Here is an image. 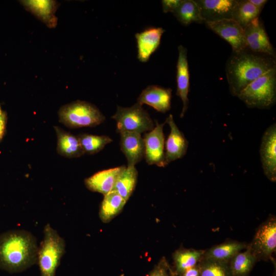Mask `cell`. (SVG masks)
Masks as SVG:
<instances>
[{
  "instance_id": "obj_1",
  "label": "cell",
  "mask_w": 276,
  "mask_h": 276,
  "mask_svg": "<svg viewBox=\"0 0 276 276\" xmlns=\"http://www.w3.org/2000/svg\"><path fill=\"white\" fill-rule=\"evenodd\" d=\"M275 58L254 53L246 49L234 53L226 65V74L231 93L237 96L249 84L275 68Z\"/></svg>"
},
{
  "instance_id": "obj_2",
  "label": "cell",
  "mask_w": 276,
  "mask_h": 276,
  "mask_svg": "<svg viewBox=\"0 0 276 276\" xmlns=\"http://www.w3.org/2000/svg\"><path fill=\"white\" fill-rule=\"evenodd\" d=\"M35 237L25 230H12L0 236V268L9 272H21L37 262Z\"/></svg>"
},
{
  "instance_id": "obj_3",
  "label": "cell",
  "mask_w": 276,
  "mask_h": 276,
  "mask_svg": "<svg viewBox=\"0 0 276 276\" xmlns=\"http://www.w3.org/2000/svg\"><path fill=\"white\" fill-rule=\"evenodd\" d=\"M237 97L248 107L270 108L276 100V68L251 82Z\"/></svg>"
},
{
  "instance_id": "obj_4",
  "label": "cell",
  "mask_w": 276,
  "mask_h": 276,
  "mask_svg": "<svg viewBox=\"0 0 276 276\" xmlns=\"http://www.w3.org/2000/svg\"><path fill=\"white\" fill-rule=\"evenodd\" d=\"M43 234L37 253L41 276H55L56 269L65 252V241L49 224L44 226Z\"/></svg>"
},
{
  "instance_id": "obj_5",
  "label": "cell",
  "mask_w": 276,
  "mask_h": 276,
  "mask_svg": "<svg viewBox=\"0 0 276 276\" xmlns=\"http://www.w3.org/2000/svg\"><path fill=\"white\" fill-rule=\"evenodd\" d=\"M59 121L70 128L94 127L105 119L95 105L77 100L63 105L59 110Z\"/></svg>"
},
{
  "instance_id": "obj_6",
  "label": "cell",
  "mask_w": 276,
  "mask_h": 276,
  "mask_svg": "<svg viewBox=\"0 0 276 276\" xmlns=\"http://www.w3.org/2000/svg\"><path fill=\"white\" fill-rule=\"evenodd\" d=\"M117 123V131L132 132L141 134L151 131L154 123L149 113L138 103L130 107L117 106V111L112 116Z\"/></svg>"
},
{
  "instance_id": "obj_7",
  "label": "cell",
  "mask_w": 276,
  "mask_h": 276,
  "mask_svg": "<svg viewBox=\"0 0 276 276\" xmlns=\"http://www.w3.org/2000/svg\"><path fill=\"white\" fill-rule=\"evenodd\" d=\"M248 247L258 261L271 260L276 250V218L269 216L257 228Z\"/></svg>"
},
{
  "instance_id": "obj_8",
  "label": "cell",
  "mask_w": 276,
  "mask_h": 276,
  "mask_svg": "<svg viewBox=\"0 0 276 276\" xmlns=\"http://www.w3.org/2000/svg\"><path fill=\"white\" fill-rule=\"evenodd\" d=\"M206 27L226 40L232 47L234 53L246 49L244 29L232 18L204 22Z\"/></svg>"
},
{
  "instance_id": "obj_9",
  "label": "cell",
  "mask_w": 276,
  "mask_h": 276,
  "mask_svg": "<svg viewBox=\"0 0 276 276\" xmlns=\"http://www.w3.org/2000/svg\"><path fill=\"white\" fill-rule=\"evenodd\" d=\"M166 122L159 124L155 121V126L144 135L145 144L144 157L149 165L164 167L165 162V135L163 127Z\"/></svg>"
},
{
  "instance_id": "obj_10",
  "label": "cell",
  "mask_w": 276,
  "mask_h": 276,
  "mask_svg": "<svg viewBox=\"0 0 276 276\" xmlns=\"http://www.w3.org/2000/svg\"><path fill=\"white\" fill-rule=\"evenodd\" d=\"M244 36L247 49L254 53L275 57L274 50L259 17L245 26Z\"/></svg>"
},
{
  "instance_id": "obj_11",
  "label": "cell",
  "mask_w": 276,
  "mask_h": 276,
  "mask_svg": "<svg viewBox=\"0 0 276 276\" xmlns=\"http://www.w3.org/2000/svg\"><path fill=\"white\" fill-rule=\"evenodd\" d=\"M260 154L262 167L266 177L276 181V124H272L265 131L261 140Z\"/></svg>"
},
{
  "instance_id": "obj_12",
  "label": "cell",
  "mask_w": 276,
  "mask_h": 276,
  "mask_svg": "<svg viewBox=\"0 0 276 276\" xmlns=\"http://www.w3.org/2000/svg\"><path fill=\"white\" fill-rule=\"evenodd\" d=\"M165 122L170 128V132L165 144V162L168 165L184 156L189 142L175 124L172 114L168 116Z\"/></svg>"
},
{
  "instance_id": "obj_13",
  "label": "cell",
  "mask_w": 276,
  "mask_h": 276,
  "mask_svg": "<svg viewBox=\"0 0 276 276\" xmlns=\"http://www.w3.org/2000/svg\"><path fill=\"white\" fill-rule=\"evenodd\" d=\"M204 22L232 18L236 0H197Z\"/></svg>"
},
{
  "instance_id": "obj_14",
  "label": "cell",
  "mask_w": 276,
  "mask_h": 276,
  "mask_svg": "<svg viewBox=\"0 0 276 276\" xmlns=\"http://www.w3.org/2000/svg\"><path fill=\"white\" fill-rule=\"evenodd\" d=\"M178 57L176 68V95L182 102V108L180 117H183L188 108V94L190 87V74L187 59V49L180 45L178 47Z\"/></svg>"
},
{
  "instance_id": "obj_15",
  "label": "cell",
  "mask_w": 276,
  "mask_h": 276,
  "mask_svg": "<svg viewBox=\"0 0 276 276\" xmlns=\"http://www.w3.org/2000/svg\"><path fill=\"white\" fill-rule=\"evenodd\" d=\"M172 90L157 85H149L137 98V103L149 105L157 111L165 113L170 109Z\"/></svg>"
},
{
  "instance_id": "obj_16",
  "label": "cell",
  "mask_w": 276,
  "mask_h": 276,
  "mask_svg": "<svg viewBox=\"0 0 276 276\" xmlns=\"http://www.w3.org/2000/svg\"><path fill=\"white\" fill-rule=\"evenodd\" d=\"M165 30L162 28L151 27L135 34L137 48V58L146 62L158 47Z\"/></svg>"
},
{
  "instance_id": "obj_17",
  "label": "cell",
  "mask_w": 276,
  "mask_h": 276,
  "mask_svg": "<svg viewBox=\"0 0 276 276\" xmlns=\"http://www.w3.org/2000/svg\"><path fill=\"white\" fill-rule=\"evenodd\" d=\"M120 134L121 150L127 158V167H133L144 157L143 137L136 132H123Z\"/></svg>"
},
{
  "instance_id": "obj_18",
  "label": "cell",
  "mask_w": 276,
  "mask_h": 276,
  "mask_svg": "<svg viewBox=\"0 0 276 276\" xmlns=\"http://www.w3.org/2000/svg\"><path fill=\"white\" fill-rule=\"evenodd\" d=\"M20 3L27 10L44 23L48 27L54 28L57 23L55 12L58 7L56 1L51 0H26Z\"/></svg>"
},
{
  "instance_id": "obj_19",
  "label": "cell",
  "mask_w": 276,
  "mask_h": 276,
  "mask_svg": "<svg viewBox=\"0 0 276 276\" xmlns=\"http://www.w3.org/2000/svg\"><path fill=\"white\" fill-rule=\"evenodd\" d=\"M126 167L121 166L99 171L84 180L86 187L90 191L105 195L111 191L116 181Z\"/></svg>"
},
{
  "instance_id": "obj_20",
  "label": "cell",
  "mask_w": 276,
  "mask_h": 276,
  "mask_svg": "<svg viewBox=\"0 0 276 276\" xmlns=\"http://www.w3.org/2000/svg\"><path fill=\"white\" fill-rule=\"evenodd\" d=\"M248 244L229 240L205 250L202 258L219 262H229L237 253L245 249Z\"/></svg>"
},
{
  "instance_id": "obj_21",
  "label": "cell",
  "mask_w": 276,
  "mask_h": 276,
  "mask_svg": "<svg viewBox=\"0 0 276 276\" xmlns=\"http://www.w3.org/2000/svg\"><path fill=\"white\" fill-rule=\"evenodd\" d=\"M54 128L57 137V150L59 154L68 158H74L84 154L78 136L59 127L55 126Z\"/></svg>"
},
{
  "instance_id": "obj_22",
  "label": "cell",
  "mask_w": 276,
  "mask_h": 276,
  "mask_svg": "<svg viewBox=\"0 0 276 276\" xmlns=\"http://www.w3.org/2000/svg\"><path fill=\"white\" fill-rule=\"evenodd\" d=\"M205 250L181 249L173 254L175 274L180 275L187 269L196 265L202 259Z\"/></svg>"
},
{
  "instance_id": "obj_23",
  "label": "cell",
  "mask_w": 276,
  "mask_h": 276,
  "mask_svg": "<svg viewBox=\"0 0 276 276\" xmlns=\"http://www.w3.org/2000/svg\"><path fill=\"white\" fill-rule=\"evenodd\" d=\"M126 202V201L114 190L104 195L99 211L101 220L104 222L110 221L121 212Z\"/></svg>"
},
{
  "instance_id": "obj_24",
  "label": "cell",
  "mask_w": 276,
  "mask_h": 276,
  "mask_svg": "<svg viewBox=\"0 0 276 276\" xmlns=\"http://www.w3.org/2000/svg\"><path fill=\"white\" fill-rule=\"evenodd\" d=\"M258 260L248 245L245 250L235 255L229 264L233 276H248Z\"/></svg>"
},
{
  "instance_id": "obj_25",
  "label": "cell",
  "mask_w": 276,
  "mask_h": 276,
  "mask_svg": "<svg viewBox=\"0 0 276 276\" xmlns=\"http://www.w3.org/2000/svg\"><path fill=\"white\" fill-rule=\"evenodd\" d=\"M137 175L134 166L126 167L119 175L112 190L117 192L127 201L134 190Z\"/></svg>"
},
{
  "instance_id": "obj_26",
  "label": "cell",
  "mask_w": 276,
  "mask_h": 276,
  "mask_svg": "<svg viewBox=\"0 0 276 276\" xmlns=\"http://www.w3.org/2000/svg\"><path fill=\"white\" fill-rule=\"evenodd\" d=\"M173 14L181 24L185 26L193 22H204L199 6L194 0H182Z\"/></svg>"
},
{
  "instance_id": "obj_27",
  "label": "cell",
  "mask_w": 276,
  "mask_h": 276,
  "mask_svg": "<svg viewBox=\"0 0 276 276\" xmlns=\"http://www.w3.org/2000/svg\"><path fill=\"white\" fill-rule=\"evenodd\" d=\"M261 11L251 4L248 0L237 1L232 19L244 29L252 20L259 17Z\"/></svg>"
},
{
  "instance_id": "obj_28",
  "label": "cell",
  "mask_w": 276,
  "mask_h": 276,
  "mask_svg": "<svg viewBox=\"0 0 276 276\" xmlns=\"http://www.w3.org/2000/svg\"><path fill=\"white\" fill-rule=\"evenodd\" d=\"M84 153L93 154L103 149L112 140L108 136L95 135L89 134H81L78 136Z\"/></svg>"
},
{
  "instance_id": "obj_29",
  "label": "cell",
  "mask_w": 276,
  "mask_h": 276,
  "mask_svg": "<svg viewBox=\"0 0 276 276\" xmlns=\"http://www.w3.org/2000/svg\"><path fill=\"white\" fill-rule=\"evenodd\" d=\"M198 264L200 276H233L229 262L202 258Z\"/></svg>"
},
{
  "instance_id": "obj_30",
  "label": "cell",
  "mask_w": 276,
  "mask_h": 276,
  "mask_svg": "<svg viewBox=\"0 0 276 276\" xmlns=\"http://www.w3.org/2000/svg\"><path fill=\"white\" fill-rule=\"evenodd\" d=\"M171 269L165 258H163L148 276H170Z\"/></svg>"
},
{
  "instance_id": "obj_31",
  "label": "cell",
  "mask_w": 276,
  "mask_h": 276,
  "mask_svg": "<svg viewBox=\"0 0 276 276\" xmlns=\"http://www.w3.org/2000/svg\"><path fill=\"white\" fill-rule=\"evenodd\" d=\"M182 0H163L162 1L163 11L164 13H172L180 4Z\"/></svg>"
},
{
  "instance_id": "obj_32",
  "label": "cell",
  "mask_w": 276,
  "mask_h": 276,
  "mask_svg": "<svg viewBox=\"0 0 276 276\" xmlns=\"http://www.w3.org/2000/svg\"><path fill=\"white\" fill-rule=\"evenodd\" d=\"M6 113L4 111L0 106V141L5 132L6 124Z\"/></svg>"
},
{
  "instance_id": "obj_33",
  "label": "cell",
  "mask_w": 276,
  "mask_h": 276,
  "mask_svg": "<svg viewBox=\"0 0 276 276\" xmlns=\"http://www.w3.org/2000/svg\"><path fill=\"white\" fill-rule=\"evenodd\" d=\"M180 276H200V267L198 263L195 266L186 270Z\"/></svg>"
},
{
  "instance_id": "obj_34",
  "label": "cell",
  "mask_w": 276,
  "mask_h": 276,
  "mask_svg": "<svg viewBox=\"0 0 276 276\" xmlns=\"http://www.w3.org/2000/svg\"><path fill=\"white\" fill-rule=\"evenodd\" d=\"M254 6L260 10H262L264 5L267 2L266 0H248Z\"/></svg>"
},
{
  "instance_id": "obj_35",
  "label": "cell",
  "mask_w": 276,
  "mask_h": 276,
  "mask_svg": "<svg viewBox=\"0 0 276 276\" xmlns=\"http://www.w3.org/2000/svg\"><path fill=\"white\" fill-rule=\"evenodd\" d=\"M175 273H174L172 271H171V276H175Z\"/></svg>"
}]
</instances>
